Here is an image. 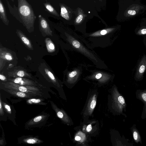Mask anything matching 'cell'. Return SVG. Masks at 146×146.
Here are the masks:
<instances>
[{
  "label": "cell",
  "mask_w": 146,
  "mask_h": 146,
  "mask_svg": "<svg viewBox=\"0 0 146 146\" xmlns=\"http://www.w3.org/2000/svg\"><path fill=\"white\" fill-rule=\"evenodd\" d=\"M65 35L66 40L72 50L78 52L89 59L97 68L100 69L108 68L106 64L98 56L96 53L84 44L80 36L71 32L65 33Z\"/></svg>",
  "instance_id": "obj_1"
},
{
  "label": "cell",
  "mask_w": 146,
  "mask_h": 146,
  "mask_svg": "<svg viewBox=\"0 0 146 146\" xmlns=\"http://www.w3.org/2000/svg\"><path fill=\"white\" fill-rule=\"evenodd\" d=\"M115 28H109L90 33H84L80 37L86 46L91 50L96 47L104 48L110 45Z\"/></svg>",
  "instance_id": "obj_2"
},
{
  "label": "cell",
  "mask_w": 146,
  "mask_h": 146,
  "mask_svg": "<svg viewBox=\"0 0 146 146\" xmlns=\"http://www.w3.org/2000/svg\"><path fill=\"white\" fill-rule=\"evenodd\" d=\"M17 7L19 21L28 29L33 27L36 17L30 4L26 0H17Z\"/></svg>",
  "instance_id": "obj_3"
},
{
  "label": "cell",
  "mask_w": 146,
  "mask_h": 146,
  "mask_svg": "<svg viewBox=\"0 0 146 146\" xmlns=\"http://www.w3.org/2000/svg\"><path fill=\"white\" fill-rule=\"evenodd\" d=\"M111 94L110 108L112 113L115 115H121L127 117L125 113L126 112L127 107L125 99L115 85L111 88Z\"/></svg>",
  "instance_id": "obj_4"
},
{
  "label": "cell",
  "mask_w": 146,
  "mask_h": 146,
  "mask_svg": "<svg viewBox=\"0 0 146 146\" xmlns=\"http://www.w3.org/2000/svg\"><path fill=\"white\" fill-rule=\"evenodd\" d=\"M91 74L83 79L89 81H98L97 83L99 84H103L108 83L113 80L114 76L113 75L108 73L98 70H90Z\"/></svg>",
  "instance_id": "obj_5"
},
{
  "label": "cell",
  "mask_w": 146,
  "mask_h": 146,
  "mask_svg": "<svg viewBox=\"0 0 146 146\" xmlns=\"http://www.w3.org/2000/svg\"><path fill=\"white\" fill-rule=\"evenodd\" d=\"M81 67H75L70 71H68L67 74V82L71 87L74 86L79 80L82 73Z\"/></svg>",
  "instance_id": "obj_6"
},
{
  "label": "cell",
  "mask_w": 146,
  "mask_h": 146,
  "mask_svg": "<svg viewBox=\"0 0 146 146\" xmlns=\"http://www.w3.org/2000/svg\"><path fill=\"white\" fill-rule=\"evenodd\" d=\"M7 88L9 89L15 90L25 92L33 96L39 95L41 93L39 92V90L38 89L35 87L12 85L9 86Z\"/></svg>",
  "instance_id": "obj_7"
},
{
  "label": "cell",
  "mask_w": 146,
  "mask_h": 146,
  "mask_svg": "<svg viewBox=\"0 0 146 146\" xmlns=\"http://www.w3.org/2000/svg\"><path fill=\"white\" fill-rule=\"evenodd\" d=\"M146 70V55L143 56L140 61L136 70L135 79L136 81H140L143 77Z\"/></svg>",
  "instance_id": "obj_8"
},
{
  "label": "cell",
  "mask_w": 146,
  "mask_h": 146,
  "mask_svg": "<svg viewBox=\"0 0 146 146\" xmlns=\"http://www.w3.org/2000/svg\"><path fill=\"white\" fill-rule=\"evenodd\" d=\"M135 95L136 98L141 101L143 104L141 118L142 119H146V89L137 90Z\"/></svg>",
  "instance_id": "obj_9"
},
{
  "label": "cell",
  "mask_w": 146,
  "mask_h": 146,
  "mask_svg": "<svg viewBox=\"0 0 146 146\" xmlns=\"http://www.w3.org/2000/svg\"><path fill=\"white\" fill-rule=\"evenodd\" d=\"M96 95L95 94L92 95L90 97L86 108V115L91 114L94 110L96 104Z\"/></svg>",
  "instance_id": "obj_10"
},
{
  "label": "cell",
  "mask_w": 146,
  "mask_h": 146,
  "mask_svg": "<svg viewBox=\"0 0 146 146\" xmlns=\"http://www.w3.org/2000/svg\"><path fill=\"white\" fill-rule=\"evenodd\" d=\"M133 139L137 143L142 144V139L139 132L136 127V125L133 124L130 128Z\"/></svg>",
  "instance_id": "obj_11"
},
{
  "label": "cell",
  "mask_w": 146,
  "mask_h": 146,
  "mask_svg": "<svg viewBox=\"0 0 146 146\" xmlns=\"http://www.w3.org/2000/svg\"><path fill=\"white\" fill-rule=\"evenodd\" d=\"M0 19L6 25H8L9 21L7 17L6 9L2 0H0Z\"/></svg>",
  "instance_id": "obj_12"
},
{
  "label": "cell",
  "mask_w": 146,
  "mask_h": 146,
  "mask_svg": "<svg viewBox=\"0 0 146 146\" xmlns=\"http://www.w3.org/2000/svg\"><path fill=\"white\" fill-rule=\"evenodd\" d=\"M7 91L14 96L21 98H30L34 96L25 92L12 89L7 90Z\"/></svg>",
  "instance_id": "obj_13"
},
{
  "label": "cell",
  "mask_w": 146,
  "mask_h": 146,
  "mask_svg": "<svg viewBox=\"0 0 146 146\" xmlns=\"http://www.w3.org/2000/svg\"><path fill=\"white\" fill-rule=\"evenodd\" d=\"M56 112L58 117L66 123L69 124L72 123V120H70L67 114L63 111L59 110L56 111Z\"/></svg>",
  "instance_id": "obj_14"
},
{
  "label": "cell",
  "mask_w": 146,
  "mask_h": 146,
  "mask_svg": "<svg viewBox=\"0 0 146 146\" xmlns=\"http://www.w3.org/2000/svg\"><path fill=\"white\" fill-rule=\"evenodd\" d=\"M38 17L39 24L41 28L46 31H49L50 29L46 19L41 15H39Z\"/></svg>",
  "instance_id": "obj_15"
},
{
  "label": "cell",
  "mask_w": 146,
  "mask_h": 146,
  "mask_svg": "<svg viewBox=\"0 0 146 146\" xmlns=\"http://www.w3.org/2000/svg\"><path fill=\"white\" fill-rule=\"evenodd\" d=\"M43 5L46 10L49 13L54 16H59L57 11L50 3L46 1L45 3H43Z\"/></svg>",
  "instance_id": "obj_16"
},
{
  "label": "cell",
  "mask_w": 146,
  "mask_h": 146,
  "mask_svg": "<svg viewBox=\"0 0 146 146\" xmlns=\"http://www.w3.org/2000/svg\"><path fill=\"white\" fill-rule=\"evenodd\" d=\"M60 15L62 17L67 20L70 19L68 11L66 7L62 4H60Z\"/></svg>",
  "instance_id": "obj_17"
},
{
  "label": "cell",
  "mask_w": 146,
  "mask_h": 146,
  "mask_svg": "<svg viewBox=\"0 0 146 146\" xmlns=\"http://www.w3.org/2000/svg\"><path fill=\"white\" fill-rule=\"evenodd\" d=\"M27 103L29 104H39L41 103L42 100L39 99H30L27 100Z\"/></svg>",
  "instance_id": "obj_18"
},
{
  "label": "cell",
  "mask_w": 146,
  "mask_h": 146,
  "mask_svg": "<svg viewBox=\"0 0 146 146\" xmlns=\"http://www.w3.org/2000/svg\"><path fill=\"white\" fill-rule=\"evenodd\" d=\"M25 141L28 143L33 144L38 143L39 141L35 138H31L26 139Z\"/></svg>",
  "instance_id": "obj_19"
},
{
  "label": "cell",
  "mask_w": 146,
  "mask_h": 146,
  "mask_svg": "<svg viewBox=\"0 0 146 146\" xmlns=\"http://www.w3.org/2000/svg\"><path fill=\"white\" fill-rule=\"evenodd\" d=\"M83 18V15L80 14L78 16L75 20V23L77 24H80L82 21Z\"/></svg>",
  "instance_id": "obj_20"
},
{
  "label": "cell",
  "mask_w": 146,
  "mask_h": 146,
  "mask_svg": "<svg viewBox=\"0 0 146 146\" xmlns=\"http://www.w3.org/2000/svg\"><path fill=\"white\" fill-rule=\"evenodd\" d=\"M21 38L22 41L25 44L28 46H29L30 44L29 41L26 37L23 36Z\"/></svg>",
  "instance_id": "obj_21"
},
{
  "label": "cell",
  "mask_w": 146,
  "mask_h": 146,
  "mask_svg": "<svg viewBox=\"0 0 146 146\" xmlns=\"http://www.w3.org/2000/svg\"><path fill=\"white\" fill-rule=\"evenodd\" d=\"M46 72L48 76L51 80L54 81H55V79L54 76L50 72L47 70L46 71Z\"/></svg>",
  "instance_id": "obj_22"
},
{
  "label": "cell",
  "mask_w": 146,
  "mask_h": 146,
  "mask_svg": "<svg viewBox=\"0 0 146 146\" xmlns=\"http://www.w3.org/2000/svg\"><path fill=\"white\" fill-rule=\"evenodd\" d=\"M42 119V116L39 115L35 117L33 119V121L34 122H38L40 121Z\"/></svg>",
  "instance_id": "obj_23"
},
{
  "label": "cell",
  "mask_w": 146,
  "mask_h": 146,
  "mask_svg": "<svg viewBox=\"0 0 146 146\" xmlns=\"http://www.w3.org/2000/svg\"><path fill=\"white\" fill-rule=\"evenodd\" d=\"M4 107L7 111L9 113H11V110L9 106L7 104H5L4 105Z\"/></svg>",
  "instance_id": "obj_24"
},
{
  "label": "cell",
  "mask_w": 146,
  "mask_h": 146,
  "mask_svg": "<svg viewBox=\"0 0 146 146\" xmlns=\"http://www.w3.org/2000/svg\"><path fill=\"white\" fill-rule=\"evenodd\" d=\"M17 75L19 77H23L24 76V72L22 70L19 71L17 72Z\"/></svg>",
  "instance_id": "obj_25"
},
{
  "label": "cell",
  "mask_w": 146,
  "mask_h": 146,
  "mask_svg": "<svg viewBox=\"0 0 146 146\" xmlns=\"http://www.w3.org/2000/svg\"><path fill=\"white\" fill-rule=\"evenodd\" d=\"M22 80V78L20 77H18L15 78L14 80L15 83L18 84Z\"/></svg>",
  "instance_id": "obj_26"
},
{
  "label": "cell",
  "mask_w": 146,
  "mask_h": 146,
  "mask_svg": "<svg viewBox=\"0 0 146 146\" xmlns=\"http://www.w3.org/2000/svg\"><path fill=\"white\" fill-rule=\"evenodd\" d=\"M139 35H145L146 34V29H141L138 33Z\"/></svg>",
  "instance_id": "obj_27"
},
{
  "label": "cell",
  "mask_w": 146,
  "mask_h": 146,
  "mask_svg": "<svg viewBox=\"0 0 146 146\" xmlns=\"http://www.w3.org/2000/svg\"><path fill=\"white\" fill-rule=\"evenodd\" d=\"M128 13L131 15H134L136 14V12L134 10H129L128 11Z\"/></svg>",
  "instance_id": "obj_28"
},
{
  "label": "cell",
  "mask_w": 146,
  "mask_h": 146,
  "mask_svg": "<svg viewBox=\"0 0 146 146\" xmlns=\"http://www.w3.org/2000/svg\"><path fill=\"white\" fill-rule=\"evenodd\" d=\"M92 130V126L91 125L89 124L88 125L86 128V130L87 132H90Z\"/></svg>",
  "instance_id": "obj_29"
},
{
  "label": "cell",
  "mask_w": 146,
  "mask_h": 146,
  "mask_svg": "<svg viewBox=\"0 0 146 146\" xmlns=\"http://www.w3.org/2000/svg\"><path fill=\"white\" fill-rule=\"evenodd\" d=\"M49 48L52 50H53L54 49V44L52 43H50L48 45Z\"/></svg>",
  "instance_id": "obj_30"
},
{
  "label": "cell",
  "mask_w": 146,
  "mask_h": 146,
  "mask_svg": "<svg viewBox=\"0 0 146 146\" xmlns=\"http://www.w3.org/2000/svg\"><path fill=\"white\" fill-rule=\"evenodd\" d=\"M5 57L7 60H11L12 59V57L8 55H6Z\"/></svg>",
  "instance_id": "obj_31"
},
{
  "label": "cell",
  "mask_w": 146,
  "mask_h": 146,
  "mask_svg": "<svg viewBox=\"0 0 146 146\" xmlns=\"http://www.w3.org/2000/svg\"><path fill=\"white\" fill-rule=\"evenodd\" d=\"M0 114L1 115V114H3V109L2 108V106L1 104V100H0Z\"/></svg>",
  "instance_id": "obj_32"
},
{
  "label": "cell",
  "mask_w": 146,
  "mask_h": 146,
  "mask_svg": "<svg viewBox=\"0 0 146 146\" xmlns=\"http://www.w3.org/2000/svg\"><path fill=\"white\" fill-rule=\"evenodd\" d=\"M0 79L1 80H4L6 78H5V77L3 75H2L1 74H0Z\"/></svg>",
  "instance_id": "obj_33"
},
{
  "label": "cell",
  "mask_w": 146,
  "mask_h": 146,
  "mask_svg": "<svg viewBox=\"0 0 146 146\" xmlns=\"http://www.w3.org/2000/svg\"><path fill=\"white\" fill-rule=\"evenodd\" d=\"M75 139L76 141H78L81 139V138L79 136H76L75 137Z\"/></svg>",
  "instance_id": "obj_34"
},
{
  "label": "cell",
  "mask_w": 146,
  "mask_h": 146,
  "mask_svg": "<svg viewBox=\"0 0 146 146\" xmlns=\"http://www.w3.org/2000/svg\"><path fill=\"white\" fill-rule=\"evenodd\" d=\"M11 1H12L13 2H14V0H11Z\"/></svg>",
  "instance_id": "obj_35"
}]
</instances>
